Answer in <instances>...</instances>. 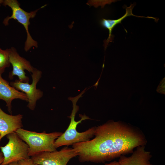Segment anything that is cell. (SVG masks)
I'll list each match as a JSON object with an SVG mask.
<instances>
[{"label": "cell", "instance_id": "cell-1", "mask_svg": "<svg viewBox=\"0 0 165 165\" xmlns=\"http://www.w3.org/2000/svg\"><path fill=\"white\" fill-rule=\"evenodd\" d=\"M92 139L75 143L72 148L81 162L104 163L132 152L146 141L141 134L119 122L109 121L95 127Z\"/></svg>", "mask_w": 165, "mask_h": 165}, {"label": "cell", "instance_id": "cell-2", "mask_svg": "<svg viewBox=\"0 0 165 165\" xmlns=\"http://www.w3.org/2000/svg\"><path fill=\"white\" fill-rule=\"evenodd\" d=\"M85 89L75 97H70L68 98L73 103V109L72 113L71 115L68 117L70 119L71 121L68 127L65 131L55 140L54 145L56 148L62 146H68L75 143L88 141L94 136L95 127H92L86 131L81 132H79L76 130L77 126L82 121L90 119L85 114L83 115L80 114L79 116L81 117V119L78 121L75 120L76 114L79 109V106L76 105V102L79 98L82 97V95L85 93Z\"/></svg>", "mask_w": 165, "mask_h": 165}, {"label": "cell", "instance_id": "cell-3", "mask_svg": "<svg viewBox=\"0 0 165 165\" xmlns=\"http://www.w3.org/2000/svg\"><path fill=\"white\" fill-rule=\"evenodd\" d=\"M15 132L28 145L30 157L42 152L57 151L55 141L63 133L57 131L48 133L45 132L38 133L22 128L18 129Z\"/></svg>", "mask_w": 165, "mask_h": 165}, {"label": "cell", "instance_id": "cell-4", "mask_svg": "<svg viewBox=\"0 0 165 165\" xmlns=\"http://www.w3.org/2000/svg\"><path fill=\"white\" fill-rule=\"evenodd\" d=\"M2 4L4 6H8L12 10V14L10 16H7L3 21V24L6 26L9 24V20L13 19L16 20L24 27L27 33V37L25 42L24 50L26 52L29 51L32 47H38V42L34 40L30 35L28 29V27L30 23V20L34 18L36 15L38 10L43 8H40L30 12H26L21 8L20 4L16 0H4Z\"/></svg>", "mask_w": 165, "mask_h": 165}, {"label": "cell", "instance_id": "cell-5", "mask_svg": "<svg viewBox=\"0 0 165 165\" xmlns=\"http://www.w3.org/2000/svg\"><path fill=\"white\" fill-rule=\"evenodd\" d=\"M6 136L8 140V142L5 146H0L4 157L3 162L1 165L30 158L28 155V145L16 132L9 134Z\"/></svg>", "mask_w": 165, "mask_h": 165}, {"label": "cell", "instance_id": "cell-6", "mask_svg": "<svg viewBox=\"0 0 165 165\" xmlns=\"http://www.w3.org/2000/svg\"><path fill=\"white\" fill-rule=\"evenodd\" d=\"M77 156L74 149L66 146L59 151L40 152L31 158L38 165H67L71 159Z\"/></svg>", "mask_w": 165, "mask_h": 165}, {"label": "cell", "instance_id": "cell-7", "mask_svg": "<svg viewBox=\"0 0 165 165\" xmlns=\"http://www.w3.org/2000/svg\"><path fill=\"white\" fill-rule=\"evenodd\" d=\"M32 73L31 84L16 79L11 82L10 85L17 90L21 91L25 94L28 99L27 106L30 110L33 111L36 107L37 101L42 97L43 92L36 88L37 84L42 76V72L35 68Z\"/></svg>", "mask_w": 165, "mask_h": 165}, {"label": "cell", "instance_id": "cell-8", "mask_svg": "<svg viewBox=\"0 0 165 165\" xmlns=\"http://www.w3.org/2000/svg\"><path fill=\"white\" fill-rule=\"evenodd\" d=\"M9 49V61L13 67L12 70L9 74V78L12 79L16 75L20 81L28 82L29 78L25 75L24 70L32 73L35 68L29 61L19 55L15 48L12 47Z\"/></svg>", "mask_w": 165, "mask_h": 165}, {"label": "cell", "instance_id": "cell-9", "mask_svg": "<svg viewBox=\"0 0 165 165\" xmlns=\"http://www.w3.org/2000/svg\"><path fill=\"white\" fill-rule=\"evenodd\" d=\"M22 115H9L4 112L0 107V141L5 136L22 128Z\"/></svg>", "mask_w": 165, "mask_h": 165}, {"label": "cell", "instance_id": "cell-10", "mask_svg": "<svg viewBox=\"0 0 165 165\" xmlns=\"http://www.w3.org/2000/svg\"><path fill=\"white\" fill-rule=\"evenodd\" d=\"M19 99L28 102L26 95L10 86L8 82L3 79L0 74V100L4 101L6 104L8 111L12 113V102L15 99Z\"/></svg>", "mask_w": 165, "mask_h": 165}, {"label": "cell", "instance_id": "cell-11", "mask_svg": "<svg viewBox=\"0 0 165 165\" xmlns=\"http://www.w3.org/2000/svg\"><path fill=\"white\" fill-rule=\"evenodd\" d=\"M149 152L145 149V145L139 146L130 157L120 156L118 162L120 165H153L149 160L152 157Z\"/></svg>", "mask_w": 165, "mask_h": 165}, {"label": "cell", "instance_id": "cell-12", "mask_svg": "<svg viewBox=\"0 0 165 165\" xmlns=\"http://www.w3.org/2000/svg\"><path fill=\"white\" fill-rule=\"evenodd\" d=\"M135 6L134 4H131L130 6L127 7L125 6L126 12L122 16L116 20H111L109 19H102L100 21V25L103 28L107 29L109 31V36L105 42V49L107 46L108 45L109 42H111L112 40V31L113 29L117 24H121V21L123 20L126 17L133 16L139 17H145L152 19L155 21H157L159 19H157L151 16L145 17L135 15L132 13V10Z\"/></svg>", "mask_w": 165, "mask_h": 165}, {"label": "cell", "instance_id": "cell-13", "mask_svg": "<svg viewBox=\"0 0 165 165\" xmlns=\"http://www.w3.org/2000/svg\"><path fill=\"white\" fill-rule=\"evenodd\" d=\"M9 49L3 50L0 48V74L4 72L5 69L9 67Z\"/></svg>", "mask_w": 165, "mask_h": 165}, {"label": "cell", "instance_id": "cell-14", "mask_svg": "<svg viewBox=\"0 0 165 165\" xmlns=\"http://www.w3.org/2000/svg\"><path fill=\"white\" fill-rule=\"evenodd\" d=\"M18 165H38L35 163L31 158L18 161Z\"/></svg>", "mask_w": 165, "mask_h": 165}, {"label": "cell", "instance_id": "cell-15", "mask_svg": "<svg viewBox=\"0 0 165 165\" xmlns=\"http://www.w3.org/2000/svg\"><path fill=\"white\" fill-rule=\"evenodd\" d=\"M105 165H120L119 162L116 161L110 162L109 163H105Z\"/></svg>", "mask_w": 165, "mask_h": 165}, {"label": "cell", "instance_id": "cell-16", "mask_svg": "<svg viewBox=\"0 0 165 165\" xmlns=\"http://www.w3.org/2000/svg\"><path fill=\"white\" fill-rule=\"evenodd\" d=\"M4 160L3 154L2 152H0V165L2 163Z\"/></svg>", "mask_w": 165, "mask_h": 165}, {"label": "cell", "instance_id": "cell-17", "mask_svg": "<svg viewBox=\"0 0 165 165\" xmlns=\"http://www.w3.org/2000/svg\"><path fill=\"white\" fill-rule=\"evenodd\" d=\"M5 165H18V162H13Z\"/></svg>", "mask_w": 165, "mask_h": 165}, {"label": "cell", "instance_id": "cell-18", "mask_svg": "<svg viewBox=\"0 0 165 165\" xmlns=\"http://www.w3.org/2000/svg\"><path fill=\"white\" fill-rule=\"evenodd\" d=\"M3 2V0H0V5L2 4Z\"/></svg>", "mask_w": 165, "mask_h": 165}]
</instances>
